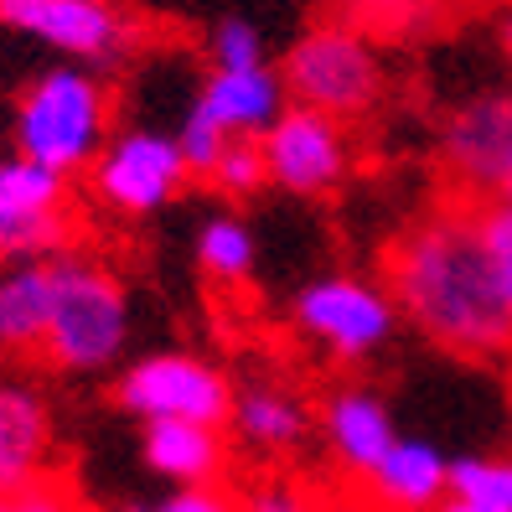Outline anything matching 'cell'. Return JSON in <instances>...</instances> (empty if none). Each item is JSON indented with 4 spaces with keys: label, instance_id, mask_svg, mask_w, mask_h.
<instances>
[{
    "label": "cell",
    "instance_id": "obj_2",
    "mask_svg": "<svg viewBox=\"0 0 512 512\" xmlns=\"http://www.w3.org/2000/svg\"><path fill=\"white\" fill-rule=\"evenodd\" d=\"M109 114H114L109 88L94 68H78V63L42 68L21 88L16 114H11L16 156L37 161L57 176H78L104 150Z\"/></svg>",
    "mask_w": 512,
    "mask_h": 512
},
{
    "label": "cell",
    "instance_id": "obj_9",
    "mask_svg": "<svg viewBox=\"0 0 512 512\" xmlns=\"http://www.w3.org/2000/svg\"><path fill=\"white\" fill-rule=\"evenodd\" d=\"M440 166L476 202H497L512 187V88L476 94L445 114Z\"/></svg>",
    "mask_w": 512,
    "mask_h": 512
},
{
    "label": "cell",
    "instance_id": "obj_20",
    "mask_svg": "<svg viewBox=\"0 0 512 512\" xmlns=\"http://www.w3.org/2000/svg\"><path fill=\"white\" fill-rule=\"evenodd\" d=\"M450 497L512 512V456H456L450 461Z\"/></svg>",
    "mask_w": 512,
    "mask_h": 512
},
{
    "label": "cell",
    "instance_id": "obj_30",
    "mask_svg": "<svg viewBox=\"0 0 512 512\" xmlns=\"http://www.w3.org/2000/svg\"><path fill=\"white\" fill-rule=\"evenodd\" d=\"M502 202H507V207H512V187H507V192H502Z\"/></svg>",
    "mask_w": 512,
    "mask_h": 512
},
{
    "label": "cell",
    "instance_id": "obj_17",
    "mask_svg": "<svg viewBox=\"0 0 512 512\" xmlns=\"http://www.w3.org/2000/svg\"><path fill=\"white\" fill-rule=\"evenodd\" d=\"M228 425H233L238 445L259 450V456H290V450H300L311 435V409L300 394H290V388L254 383L244 394H233Z\"/></svg>",
    "mask_w": 512,
    "mask_h": 512
},
{
    "label": "cell",
    "instance_id": "obj_5",
    "mask_svg": "<svg viewBox=\"0 0 512 512\" xmlns=\"http://www.w3.org/2000/svg\"><path fill=\"white\" fill-rule=\"evenodd\" d=\"M295 326L300 337L316 342L337 363H363L383 352L399 326V306L388 285H373L363 275H321L300 285L295 295Z\"/></svg>",
    "mask_w": 512,
    "mask_h": 512
},
{
    "label": "cell",
    "instance_id": "obj_8",
    "mask_svg": "<svg viewBox=\"0 0 512 512\" xmlns=\"http://www.w3.org/2000/svg\"><path fill=\"white\" fill-rule=\"evenodd\" d=\"M264 176L280 192L295 197H326L352 176V140L337 114H321L306 104L280 109V119L259 135Z\"/></svg>",
    "mask_w": 512,
    "mask_h": 512
},
{
    "label": "cell",
    "instance_id": "obj_21",
    "mask_svg": "<svg viewBox=\"0 0 512 512\" xmlns=\"http://www.w3.org/2000/svg\"><path fill=\"white\" fill-rule=\"evenodd\" d=\"M207 182H213L223 197H254V192L269 182L259 140H228L223 156L213 161V171H207Z\"/></svg>",
    "mask_w": 512,
    "mask_h": 512
},
{
    "label": "cell",
    "instance_id": "obj_27",
    "mask_svg": "<svg viewBox=\"0 0 512 512\" xmlns=\"http://www.w3.org/2000/svg\"><path fill=\"white\" fill-rule=\"evenodd\" d=\"M347 11H368V16H378V11H404V6H414V0H342Z\"/></svg>",
    "mask_w": 512,
    "mask_h": 512
},
{
    "label": "cell",
    "instance_id": "obj_31",
    "mask_svg": "<svg viewBox=\"0 0 512 512\" xmlns=\"http://www.w3.org/2000/svg\"><path fill=\"white\" fill-rule=\"evenodd\" d=\"M104 6H114V0H104Z\"/></svg>",
    "mask_w": 512,
    "mask_h": 512
},
{
    "label": "cell",
    "instance_id": "obj_3",
    "mask_svg": "<svg viewBox=\"0 0 512 512\" xmlns=\"http://www.w3.org/2000/svg\"><path fill=\"white\" fill-rule=\"evenodd\" d=\"M130 342V295L104 264L57 254L52 259V316L47 363L63 373H104Z\"/></svg>",
    "mask_w": 512,
    "mask_h": 512
},
{
    "label": "cell",
    "instance_id": "obj_24",
    "mask_svg": "<svg viewBox=\"0 0 512 512\" xmlns=\"http://www.w3.org/2000/svg\"><path fill=\"white\" fill-rule=\"evenodd\" d=\"M244 512H316V497L300 487V481H285V476H269V481H254V487L238 497Z\"/></svg>",
    "mask_w": 512,
    "mask_h": 512
},
{
    "label": "cell",
    "instance_id": "obj_18",
    "mask_svg": "<svg viewBox=\"0 0 512 512\" xmlns=\"http://www.w3.org/2000/svg\"><path fill=\"white\" fill-rule=\"evenodd\" d=\"M52 316V259H11L0 269V352H42Z\"/></svg>",
    "mask_w": 512,
    "mask_h": 512
},
{
    "label": "cell",
    "instance_id": "obj_12",
    "mask_svg": "<svg viewBox=\"0 0 512 512\" xmlns=\"http://www.w3.org/2000/svg\"><path fill=\"white\" fill-rule=\"evenodd\" d=\"M280 109H285L280 68L259 63V68H213L187 114L213 125L223 140H259L280 119Z\"/></svg>",
    "mask_w": 512,
    "mask_h": 512
},
{
    "label": "cell",
    "instance_id": "obj_28",
    "mask_svg": "<svg viewBox=\"0 0 512 512\" xmlns=\"http://www.w3.org/2000/svg\"><path fill=\"white\" fill-rule=\"evenodd\" d=\"M497 47H502V63H507V73H512V11H507L502 26H497Z\"/></svg>",
    "mask_w": 512,
    "mask_h": 512
},
{
    "label": "cell",
    "instance_id": "obj_16",
    "mask_svg": "<svg viewBox=\"0 0 512 512\" xmlns=\"http://www.w3.org/2000/svg\"><path fill=\"white\" fill-rule=\"evenodd\" d=\"M52 409L32 383H0V497L47 476Z\"/></svg>",
    "mask_w": 512,
    "mask_h": 512
},
{
    "label": "cell",
    "instance_id": "obj_4",
    "mask_svg": "<svg viewBox=\"0 0 512 512\" xmlns=\"http://www.w3.org/2000/svg\"><path fill=\"white\" fill-rule=\"evenodd\" d=\"M280 83H285V94H295V104L352 119V114H363V109L378 104L383 63H378L373 42L357 32V26L321 21V26L300 32L285 47Z\"/></svg>",
    "mask_w": 512,
    "mask_h": 512
},
{
    "label": "cell",
    "instance_id": "obj_11",
    "mask_svg": "<svg viewBox=\"0 0 512 512\" xmlns=\"http://www.w3.org/2000/svg\"><path fill=\"white\" fill-rule=\"evenodd\" d=\"M0 26L88 68L119 57V47L130 42V26L104 0H0Z\"/></svg>",
    "mask_w": 512,
    "mask_h": 512
},
{
    "label": "cell",
    "instance_id": "obj_13",
    "mask_svg": "<svg viewBox=\"0 0 512 512\" xmlns=\"http://www.w3.org/2000/svg\"><path fill=\"white\" fill-rule=\"evenodd\" d=\"M363 481L373 502L388 512H435L450 497V456L435 440L399 435Z\"/></svg>",
    "mask_w": 512,
    "mask_h": 512
},
{
    "label": "cell",
    "instance_id": "obj_14",
    "mask_svg": "<svg viewBox=\"0 0 512 512\" xmlns=\"http://www.w3.org/2000/svg\"><path fill=\"white\" fill-rule=\"evenodd\" d=\"M140 461L171 487H218L228 471V435L192 419H150L140 435Z\"/></svg>",
    "mask_w": 512,
    "mask_h": 512
},
{
    "label": "cell",
    "instance_id": "obj_7",
    "mask_svg": "<svg viewBox=\"0 0 512 512\" xmlns=\"http://www.w3.org/2000/svg\"><path fill=\"white\" fill-rule=\"evenodd\" d=\"M187 161H182V145L166 130H150V125H135V130H119L104 140V150L88 166V187L104 207L125 218H150L156 207L176 202L187 187Z\"/></svg>",
    "mask_w": 512,
    "mask_h": 512
},
{
    "label": "cell",
    "instance_id": "obj_25",
    "mask_svg": "<svg viewBox=\"0 0 512 512\" xmlns=\"http://www.w3.org/2000/svg\"><path fill=\"white\" fill-rule=\"evenodd\" d=\"M125 512H244L228 487H171L161 502H135Z\"/></svg>",
    "mask_w": 512,
    "mask_h": 512
},
{
    "label": "cell",
    "instance_id": "obj_1",
    "mask_svg": "<svg viewBox=\"0 0 512 512\" xmlns=\"http://www.w3.org/2000/svg\"><path fill=\"white\" fill-rule=\"evenodd\" d=\"M383 285L440 352L471 363L512 352V311L481 249L476 207H440L409 223L383 254Z\"/></svg>",
    "mask_w": 512,
    "mask_h": 512
},
{
    "label": "cell",
    "instance_id": "obj_23",
    "mask_svg": "<svg viewBox=\"0 0 512 512\" xmlns=\"http://www.w3.org/2000/svg\"><path fill=\"white\" fill-rule=\"evenodd\" d=\"M207 57H213V68H259L264 63V32L244 16H228L207 37Z\"/></svg>",
    "mask_w": 512,
    "mask_h": 512
},
{
    "label": "cell",
    "instance_id": "obj_22",
    "mask_svg": "<svg viewBox=\"0 0 512 512\" xmlns=\"http://www.w3.org/2000/svg\"><path fill=\"white\" fill-rule=\"evenodd\" d=\"M476 228H481V249L492 259V275H497V290L512 311V207L497 197V202H476Z\"/></svg>",
    "mask_w": 512,
    "mask_h": 512
},
{
    "label": "cell",
    "instance_id": "obj_26",
    "mask_svg": "<svg viewBox=\"0 0 512 512\" xmlns=\"http://www.w3.org/2000/svg\"><path fill=\"white\" fill-rule=\"evenodd\" d=\"M0 512H88L78 502L73 487H63V481H32V487H21V492H6L0 497Z\"/></svg>",
    "mask_w": 512,
    "mask_h": 512
},
{
    "label": "cell",
    "instance_id": "obj_19",
    "mask_svg": "<svg viewBox=\"0 0 512 512\" xmlns=\"http://www.w3.org/2000/svg\"><path fill=\"white\" fill-rule=\"evenodd\" d=\"M254 259H259V244L244 218H207L197 228V269L213 285H244L254 275Z\"/></svg>",
    "mask_w": 512,
    "mask_h": 512
},
{
    "label": "cell",
    "instance_id": "obj_29",
    "mask_svg": "<svg viewBox=\"0 0 512 512\" xmlns=\"http://www.w3.org/2000/svg\"><path fill=\"white\" fill-rule=\"evenodd\" d=\"M435 512H507V507H481V502H461V497H445Z\"/></svg>",
    "mask_w": 512,
    "mask_h": 512
},
{
    "label": "cell",
    "instance_id": "obj_6",
    "mask_svg": "<svg viewBox=\"0 0 512 512\" xmlns=\"http://www.w3.org/2000/svg\"><path fill=\"white\" fill-rule=\"evenodd\" d=\"M114 404L135 414L140 425L150 419H192V425H228L233 414V383L218 363L192 352H150L114 378Z\"/></svg>",
    "mask_w": 512,
    "mask_h": 512
},
{
    "label": "cell",
    "instance_id": "obj_10",
    "mask_svg": "<svg viewBox=\"0 0 512 512\" xmlns=\"http://www.w3.org/2000/svg\"><path fill=\"white\" fill-rule=\"evenodd\" d=\"M68 176H57L26 156L0 161V254L47 259L68 244Z\"/></svg>",
    "mask_w": 512,
    "mask_h": 512
},
{
    "label": "cell",
    "instance_id": "obj_15",
    "mask_svg": "<svg viewBox=\"0 0 512 512\" xmlns=\"http://www.w3.org/2000/svg\"><path fill=\"white\" fill-rule=\"evenodd\" d=\"M316 425H321L326 450L337 456V466L352 471V476H368L383 461V450L399 440L394 414H388V404L373 388H337V394L321 404Z\"/></svg>",
    "mask_w": 512,
    "mask_h": 512
}]
</instances>
